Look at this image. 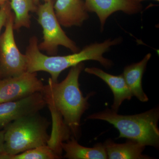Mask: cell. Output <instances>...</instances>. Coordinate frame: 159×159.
<instances>
[{
    "instance_id": "6da1fadb",
    "label": "cell",
    "mask_w": 159,
    "mask_h": 159,
    "mask_svg": "<svg viewBox=\"0 0 159 159\" xmlns=\"http://www.w3.org/2000/svg\"><path fill=\"white\" fill-rule=\"evenodd\" d=\"M84 67L83 62L72 67L65 79L60 83L49 78L41 92L51 112L62 118L64 125L76 138L79 135L81 116L89 108L88 99L92 95L84 97L80 89V75Z\"/></svg>"
},
{
    "instance_id": "7a4b0ae2",
    "label": "cell",
    "mask_w": 159,
    "mask_h": 159,
    "mask_svg": "<svg viewBox=\"0 0 159 159\" xmlns=\"http://www.w3.org/2000/svg\"><path fill=\"white\" fill-rule=\"evenodd\" d=\"M120 38L113 40L108 39L100 43H95L85 47L81 51L65 56H48L43 54L38 48V39L32 36L26 48L27 72L37 73L39 71L47 72L51 75L54 82H57L60 74L63 71L77 65L86 61H98L104 67L109 68L112 65L110 60L103 56L111 47L121 42Z\"/></svg>"
},
{
    "instance_id": "3957f363",
    "label": "cell",
    "mask_w": 159,
    "mask_h": 159,
    "mask_svg": "<svg viewBox=\"0 0 159 159\" xmlns=\"http://www.w3.org/2000/svg\"><path fill=\"white\" fill-rule=\"evenodd\" d=\"M87 119H97L109 122L119 131V139L126 138L145 146L157 148L159 146L158 107L134 115H119L112 109L90 115Z\"/></svg>"
},
{
    "instance_id": "277c9868",
    "label": "cell",
    "mask_w": 159,
    "mask_h": 159,
    "mask_svg": "<svg viewBox=\"0 0 159 159\" xmlns=\"http://www.w3.org/2000/svg\"><path fill=\"white\" fill-rule=\"evenodd\" d=\"M38 113L15 120L4 128V153L17 154L48 145L49 122Z\"/></svg>"
},
{
    "instance_id": "5b68a950",
    "label": "cell",
    "mask_w": 159,
    "mask_h": 159,
    "mask_svg": "<svg viewBox=\"0 0 159 159\" xmlns=\"http://www.w3.org/2000/svg\"><path fill=\"white\" fill-rule=\"evenodd\" d=\"M54 0H50L38 6V22L43 30V41L38 44L39 48L51 55L57 54L59 46L65 47L73 53L79 52L76 43L61 29L54 12Z\"/></svg>"
},
{
    "instance_id": "8992f818",
    "label": "cell",
    "mask_w": 159,
    "mask_h": 159,
    "mask_svg": "<svg viewBox=\"0 0 159 159\" xmlns=\"http://www.w3.org/2000/svg\"><path fill=\"white\" fill-rule=\"evenodd\" d=\"M14 15L11 11L0 36V79L17 77L27 72L25 54L20 52L15 40Z\"/></svg>"
},
{
    "instance_id": "52a82bcc",
    "label": "cell",
    "mask_w": 159,
    "mask_h": 159,
    "mask_svg": "<svg viewBox=\"0 0 159 159\" xmlns=\"http://www.w3.org/2000/svg\"><path fill=\"white\" fill-rule=\"evenodd\" d=\"M37 73L26 72L17 77L0 79V103L23 99L44 87Z\"/></svg>"
},
{
    "instance_id": "ba28073f",
    "label": "cell",
    "mask_w": 159,
    "mask_h": 159,
    "mask_svg": "<svg viewBox=\"0 0 159 159\" xmlns=\"http://www.w3.org/2000/svg\"><path fill=\"white\" fill-rule=\"evenodd\" d=\"M46 105L41 92L19 100L0 103V129L22 117L38 113Z\"/></svg>"
},
{
    "instance_id": "9c48e42d",
    "label": "cell",
    "mask_w": 159,
    "mask_h": 159,
    "mask_svg": "<svg viewBox=\"0 0 159 159\" xmlns=\"http://www.w3.org/2000/svg\"><path fill=\"white\" fill-rule=\"evenodd\" d=\"M88 12H95L100 21L101 30L104 28L106 20L113 13L122 11L126 14H135L142 10L141 3L136 0H85Z\"/></svg>"
},
{
    "instance_id": "30bf717a",
    "label": "cell",
    "mask_w": 159,
    "mask_h": 159,
    "mask_svg": "<svg viewBox=\"0 0 159 159\" xmlns=\"http://www.w3.org/2000/svg\"><path fill=\"white\" fill-rule=\"evenodd\" d=\"M54 9L61 25L66 28L81 26L89 18L82 0H56Z\"/></svg>"
},
{
    "instance_id": "8fae6325",
    "label": "cell",
    "mask_w": 159,
    "mask_h": 159,
    "mask_svg": "<svg viewBox=\"0 0 159 159\" xmlns=\"http://www.w3.org/2000/svg\"><path fill=\"white\" fill-rule=\"evenodd\" d=\"M84 71L88 74L99 77L110 88L114 97L111 109L115 111L118 112L122 102L125 100H130L133 97L123 74L115 76L96 67L86 68L84 69Z\"/></svg>"
},
{
    "instance_id": "7c38bea8",
    "label": "cell",
    "mask_w": 159,
    "mask_h": 159,
    "mask_svg": "<svg viewBox=\"0 0 159 159\" xmlns=\"http://www.w3.org/2000/svg\"><path fill=\"white\" fill-rule=\"evenodd\" d=\"M151 56V54L148 53L139 62L125 67L122 74L132 96L142 102L148 100V96L142 89V79Z\"/></svg>"
},
{
    "instance_id": "4fadbf2b",
    "label": "cell",
    "mask_w": 159,
    "mask_h": 159,
    "mask_svg": "<svg viewBox=\"0 0 159 159\" xmlns=\"http://www.w3.org/2000/svg\"><path fill=\"white\" fill-rule=\"evenodd\" d=\"M109 159H148L150 157L142 155L145 146L139 142L129 140L122 144H117L107 140L103 144Z\"/></svg>"
},
{
    "instance_id": "5bb4252c",
    "label": "cell",
    "mask_w": 159,
    "mask_h": 159,
    "mask_svg": "<svg viewBox=\"0 0 159 159\" xmlns=\"http://www.w3.org/2000/svg\"><path fill=\"white\" fill-rule=\"evenodd\" d=\"M61 146L65 152L64 157L69 159H108L103 144L98 143L93 148L80 145L74 137L66 142H62Z\"/></svg>"
},
{
    "instance_id": "9a60e30c",
    "label": "cell",
    "mask_w": 159,
    "mask_h": 159,
    "mask_svg": "<svg viewBox=\"0 0 159 159\" xmlns=\"http://www.w3.org/2000/svg\"><path fill=\"white\" fill-rule=\"evenodd\" d=\"M9 2L14 15V30H18L23 27L30 28V12H36L37 9V4L34 0H10Z\"/></svg>"
},
{
    "instance_id": "2e32d148",
    "label": "cell",
    "mask_w": 159,
    "mask_h": 159,
    "mask_svg": "<svg viewBox=\"0 0 159 159\" xmlns=\"http://www.w3.org/2000/svg\"><path fill=\"white\" fill-rule=\"evenodd\" d=\"M61 155L49 145H45L15 155L0 154V159H57Z\"/></svg>"
},
{
    "instance_id": "e0dca14e",
    "label": "cell",
    "mask_w": 159,
    "mask_h": 159,
    "mask_svg": "<svg viewBox=\"0 0 159 159\" xmlns=\"http://www.w3.org/2000/svg\"><path fill=\"white\" fill-rule=\"evenodd\" d=\"M11 11L9 1L5 2L0 7V36L1 30L6 25V21Z\"/></svg>"
},
{
    "instance_id": "ac0fdd59",
    "label": "cell",
    "mask_w": 159,
    "mask_h": 159,
    "mask_svg": "<svg viewBox=\"0 0 159 159\" xmlns=\"http://www.w3.org/2000/svg\"><path fill=\"white\" fill-rule=\"evenodd\" d=\"M4 130H0V154L4 153Z\"/></svg>"
},
{
    "instance_id": "d6986e66",
    "label": "cell",
    "mask_w": 159,
    "mask_h": 159,
    "mask_svg": "<svg viewBox=\"0 0 159 159\" xmlns=\"http://www.w3.org/2000/svg\"><path fill=\"white\" fill-rule=\"evenodd\" d=\"M40 1H41V0H34L35 3L37 4L39 3V2ZM42 1H44V2H48V1H50V0H42Z\"/></svg>"
},
{
    "instance_id": "ffe728a7",
    "label": "cell",
    "mask_w": 159,
    "mask_h": 159,
    "mask_svg": "<svg viewBox=\"0 0 159 159\" xmlns=\"http://www.w3.org/2000/svg\"><path fill=\"white\" fill-rule=\"evenodd\" d=\"M137 1H138L139 2L141 3V2H142V1H145V0H136ZM153 1H157V2H159V0H153Z\"/></svg>"
},
{
    "instance_id": "44dd1931",
    "label": "cell",
    "mask_w": 159,
    "mask_h": 159,
    "mask_svg": "<svg viewBox=\"0 0 159 159\" xmlns=\"http://www.w3.org/2000/svg\"><path fill=\"white\" fill-rule=\"evenodd\" d=\"M10 0H0V2H7V1H10Z\"/></svg>"
},
{
    "instance_id": "7402d4cb",
    "label": "cell",
    "mask_w": 159,
    "mask_h": 159,
    "mask_svg": "<svg viewBox=\"0 0 159 159\" xmlns=\"http://www.w3.org/2000/svg\"><path fill=\"white\" fill-rule=\"evenodd\" d=\"M4 3L5 2H0V7H1V6H2V5L3 3Z\"/></svg>"
}]
</instances>
